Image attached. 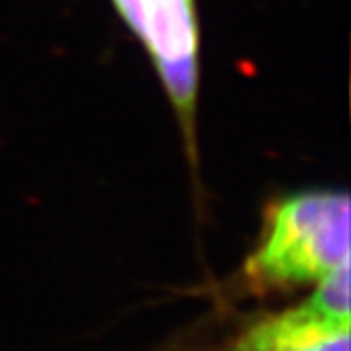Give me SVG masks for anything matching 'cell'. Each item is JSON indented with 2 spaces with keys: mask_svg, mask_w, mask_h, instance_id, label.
<instances>
[{
  "mask_svg": "<svg viewBox=\"0 0 351 351\" xmlns=\"http://www.w3.org/2000/svg\"><path fill=\"white\" fill-rule=\"evenodd\" d=\"M349 258V195L309 191L286 197L269 214L245 275L258 286L322 280Z\"/></svg>",
  "mask_w": 351,
  "mask_h": 351,
  "instance_id": "6da1fadb",
  "label": "cell"
},
{
  "mask_svg": "<svg viewBox=\"0 0 351 351\" xmlns=\"http://www.w3.org/2000/svg\"><path fill=\"white\" fill-rule=\"evenodd\" d=\"M155 58L180 117L191 125L197 97V21L193 0H114Z\"/></svg>",
  "mask_w": 351,
  "mask_h": 351,
  "instance_id": "7a4b0ae2",
  "label": "cell"
},
{
  "mask_svg": "<svg viewBox=\"0 0 351 351\" xmlns=\"http://www.w3.org/2000/svg\"><path fill=\"white\" fill-rule=\"evenodd\" d=\"M231 351H349V324L332 322L303 303L250 326Z\"/></svg>",
  "mask_w": 351,
  "mask_h": 351,
  "instance_id": "3957f363",
  "label": "cell"
},
{
  "mask_svg": "<svg viewBox=\"0 0 351 351\" xmlns=\"http://www.w3.org/2000/svg\"><path fill=\"white\" fill-rule=\"evenodd\" d=\"M305 303L324 317L349 324V258L317 280V290Z\"/></svg>",
  "mask_w": 351,
  "mask_h": 351,
  "instance_id": "277c9868",
  "label": "cell"
}]
</instances>
